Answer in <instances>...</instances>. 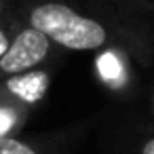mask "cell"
I'll return each mask as SVG.
<instances>
[{
	"instance_id": "obj_2",
	"label": "cell",
	"mask_w": 154,
	"mask_h": 154,
	"mask_svg": "<svg viewBox=\"0 0 154 154\" xmlns=\"http://www.w3.org/2000/svg\"><path fill=\"white\" fill-rule=\"evenodd\" d=\"M51 53V40L38 32L36 28L28 26L11 38L7 53L0 59V82L5 78L36 70Z\"/></svg>"
},
{
	"instance_id": "obj_7",
	"label": "cell",
	"mask_w": 154,
	"mask_h": 154,
	"mask_svg": "<svg viewBox=\"0 0 154 154\" xmlns=\"http://www.w3.org/2000/svg\"><path fill=\"white\" fill-rule=\"evenodd\" d=\"M9 45H11V38H9V34H7V28L0 23V59H2V55L7 53Z\"/></svg>"
},
{
	"instance_id": "obj_5",
	"label": "cell",
	"mask_w": 154,
	"mask_h": 154,
	"mask_svg": "<svg viewBox=\"0 0 154 154\" xmlns=\"http://www.w3.org/2000/svg\"><path fill=\"white\" fill-rule=\"evenodd\" d=\"M97 72L101 76V80L114 89H120L127 80V66L125 59L120 57V53H116L114 49L103 51L97 57Z\"/></svg>"
},
{
	"instance_id": "obj_6",
	"label": "cell",
	"mask_w": 154,
	"mask_h": 154,
	"mask_svg": "<svg viewBox=\"0 0 154 154\" xmlns=\"http://www.w3.org/2000/svg\"><path fill=\"white\" fill-rule=\"evenodd\" d=\"M26 118H28V110L0 99V137L15 135V131L23 127Z\"/></svg>"
},
{
	"instance_id": "obj_4",
	"label": "cell",
	"mask_w": 154,
	"mask_h": 154,
	"mask_svg": "<svg viewBox=\"0 0 154 154\" xmlns=\"http://www.w3.org/2000/svg\"><path fill=\"white\" fill-rule=\"evenodd\" d=\"M51 76L45 70H30L0 82V99L11 101L23 110H32L47 93Z\"/></svg>"
},
{
	"instance_id": "obj_1",
	"label": "cell",
	"mask_w": 154,
	"mask_h": 154,
	"mask_svg": "<svg viewBox=\"0 0 154 154\" xmlns=\"http://www.w3.org/2000/svg\"><path fill=\"white\" fill-rule=\"evenodd\" d=\"M30 26L42 32L51 42L70 51H95L108 40L106 28L74 9L59 2H45L30 11Z\"/></svg>"
},
{
	"instance_id": "obj_3",
	"label": "cell",
	"mask_w": 154,
	"mask_h": 154,
	"mask_svg": "<svg viewBox=\"0 0 154 154\" xmlns=\"http://www.w3.org/2000/svg\"><path fill=\"white\" fill-rule=\"evenodd\" d=\"M82 129H66L45 137H0V154H74Z\"/></svg>"
},
{
	"instance_id": "obj_8",
	"label": "cell",
	"mask_w": 154,
	"mask_h": 154,
	"mask_svg": "<svg viewBox=\"0 0 154 154\" xmlns=\"http://www.w3.org/2000/svg\"><path fill=\"white\" fill-rule=\"evenodd\" d=\"M139 154H154V135L148 137V139L139 146Z\"/></svg>"
}]
</instances>
